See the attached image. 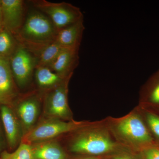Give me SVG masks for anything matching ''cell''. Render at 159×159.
<instances>
[{"label":"cell","instance_id":"cell-1","mask_svg":"<svg viewBox=\"0 0 159 159\" xmlns=\"http://www.w3.org/2000/svg\"><path fill=\"white\" fill-rule=\"evenodd\" d=\"M88 126L87 122L74 121L66 122L60 119L48 118L25 134L21 142L31 145L49 141L63 134L83 129Z\"/></svg>","mask_w":159,"mask_h":159},{"label":"cell","instance_id":"cell-2","mask_svg":"<svg viewBox=\"0 0 159 159\" xmlns=\"http://www.w3.org/2000/svg\"><path fill=\"white\" fill-rule=\"evenodd\" d=\"M116 144L108 134L99 129L81 132L72 141L71 151L76 153L99 155L112 151Z\"/></svg>","mask_w":159,"mask_h":159},{"label":"cell","instance_id":"cell-3","mask_svg":"<svg viewBox=\"0 0 159 159\" xmlns=\"http://www.w3.org/2000/svg\"><path fill=\"white\" fill-rule=\"evenodd\" d=\"M34 3L38 9L49 16L59 31L83 19L80 9L69 3H52L44 0L34 1Z\"/></svg>","mask_w":159,"mask_h":159},{"label":"cell","instance_id":"cell-4","mask_svg":"<svg viewBox=\"0 0 159 159\" xmlns=\"http://www.w3.org/2000/svg\"><path fill=\"white\" fill-rule=\"evenodd\" d=\"M56 28L48 17L37 11L30 13L21 30L25 39L31 43L50 42L56 38Z\"/></svg>","mask_w":159,"mask_h":159},{"label":"cell","instance_id":"cell-5","mask_svg":"<svg viewBox=\"0 0 159 159\" xmlns=\"http://www.w3.org/2000/svg\"><path fill=\"white\" fill-rule=\"evenodd\" d=\"M71 76L52 88L45 99L44 113L50 119L72 120V113L68 102V84Z\"/></svg>","mask_w":159,"mask_h":159},{"label":"cell","instance_id":"cell-6","mask_svg":"<svg viewBox=\"0 0 159 159\" xmlns=\"http://www.w3.org/2000/svg\"><path fill=\"white\" fill-rule=\"evenodd\" d=\"M118 133L126 141L133 145L146 148L152 145L153 140L141 118L131 114L117 123Z\"/></svg>","mask_w":159,"mask_h":159},{"label":"cell","instance_id":"cell-7","mask_svg":"<svg viewBox=\"0 0 159 159\" xmlns=\"http://www.w3.org/2000/svg\"><path fill=\"white\" fill-rule=\"evenodd\" d=\"M35 63L34 57L24 47L16 49L11 58V68L20 87H25L30 82Z\"/></svg>","mask_w":159,"mask_h":159},{"label":"cell","instance_id":"cell-8","mask_svg":"<svg viewBox=\"0 0 159 159\" xmlns=\"http://www.w3.org/2000/svg\"><path fill=\"white\" fill-rule=\"evenodd\" d=\"M3 26L8 31L16 32L22 23L24 6L21 0H2Z\"/></svg>","mask_w":159,"mask_h":159},{"label":"cell","instance_id":"cell-9","mask_svg":"<svg viewBox=\"0 0 159 159\" xmlns=\"http://www.w3.org/2000/svg\"><path fill=\"white\" fill-rule=\"evenodd\" d=\"M12 75L8 57L0 56V103L3 105H10L17 94Z\"/></svg>","mask_w":159,"mask_h":159},{"label":"cell","instance_id":"cell-10","mask_svg":"<svg viewBox=\"0 0 159 159\" xmlns=\"http://www.w3.org/2000/svg\"><path fill=\"white\" fill-rule=\"evenodd\" d=\"M1 117L8 145L10 148H13L21 142L24 134L16 116L8 106L1 107Z\"/></svg>","mask_w":159,"mask_h":159},{"label":"cell","instance_id":"cell-11","mask_svg":"<svg viewBox=\"0 0 159 159\" xmlns=\"http://www.w3.org/2000/svg\"><path fill=\"white\" fill-rule=\"evenodd\" d=\"M84 29L81 19L58 31L54 41L62 48L78 50Z\"/></svg>","mask_w":159,"mask_h":159},{"label":"cell","instance_id":"cell-12","mask_svg":"<svg viewBox=\"0 0 159 159\" xmlns=\"http://www.w3.org/2000/svg\"><path fill=\"white\" fill-rule=\"evenodd\" d=\"M78 50L64 48L49 67L61 77L72 76L78 62Z\"/></svg>","mask_w":159,"mask_h":159},{"label":"cell","instance_id":"cell-13","mask_svg":"<svg viewBox=\"0 0 159 159\" xmlns=\"http://www.w3.org/2000/svg\"><path fill=\"white\" fill-rule=\"evenodd\" d=\"M39 104L34 98L25 99L17 107V114L23 129L24 135L34 127L39 114Z\"/></svg>","mask_w":159,"mask_h":159},{"label":"cell","instance_id":"cell-14","mask_svg":"<svg viewBox=\"0 0 159 159\" xmlns=\"http://www.w3.org/2000/svg\"><path fill=\"white\" fill-rule=\"evenodd\" d=\"M34 159H66L64 151L54 141H44L31 145Z\"/></svg>","mask_w":159,"mask_h":159},{"label":"cell","instance_id":"cell-15","mask_svg":"<svg viewBox=\"0 0 159 159\" xmlns=\"http://www.w3.org/2000/svg\"><path fill=\"white\" fill-rule=\"evenodd\" d=\"M66 78L52 72L48 67L38 66L35 71L36 82L40 87L43 88H53L62 82Z\"/></svg>","mask_w":159,"mask_h":159},{"label":"cell","instance_id":"cell-16","mask_svg":"<svg viewBox=\"0 0 159 159\" xmlns=\"http://www.w3.org/2000/svg\"><path fill=\"white\" fill-rule=\"evenodd\" d=\"M64 48L54 41L45 46L40 52L39 66L49 68Z\"/></svg>","mask_w":159,"mask_h":159},{"label":"cell","instance_id":"cell-17","mask_svg":"<svg viewBox=\"0 0 159 159\" xmlns=\"http://www.w3.org/2000/svg\"><path fill=\"white\" fill-rule=\"evenodd\" d=\"M0 159H34L31 145L20 142L17 149L12 152L4 151Z\"/></svg>","mask_w":159,"mask_h":159},{"label":"cell","instance_id":"cell-18","mask_svg":"<svg viewBox=\"0 0 159 159\" xmlns=\"http://www.w3.org/2000/svg\"><path fill=\"white\" fill-rule=\"evenodd\" d=\"M146 97L151 103L159 105V70L154 75L148 86Z\"/></svg>","mask_w":159,"mask_h":159},{"label":"cell","instance_id":"cell-19","mask_svg":"<svg viewBox=\"0 0 159 159\" xmlns=\"http://www.w3.org/2000/svg\"><path fill=\"white\" fill-rule=\"evenodd\" d=\"M13 41L9 31L0 32V56L7 57L13 47Z\"/></svg>","mask_w":159,"mask_h":159},{"label":"cell","instance_id":"cell-20","mask_svg":"<svg viewBox=\"0 0 159 159\" xmlns=\"http://www.w3.org/2000/svg\"><path fill=\"white\" fill-rule=\"evenodd\" d=\"M146 121L151 130L159 139V117L155 114L148 113Z\"/></svg>","mask_w":159,"mask_h":159},{"label":"cell","instance_id":"cell-21","mask_svg":"<svg viewBox=\"0 0 159 159\" xmlns=\"http://www.w3.org/2000/svg\"><path fill=\"white\" fill-rule=\"evenodd\" d=\"M145 159H159V147L151 145L144 148Z\"/></svg>","mask_w":159,"mask_h":159},{"label":"cell","instance_id":"cell-22","mask_svg":"<svg viewBox=\"0 0 159 159\" xmlns=\"http://www.w3.org/2000/svg\"><path fill=\"white\" fill-rule=\"evenodd\" d=\"M113 159H135L131 157L126 155H118L114 157Z\"/></svg>","mask_w":159,"mask_h":159},{"label":"cell","instance_id":"cell-23","mask_svg":"<svg viewBox=\"0 0 159 159\" xmlns=\"http://www.w3.org/2000/svg\"><path fill=\"white\" fill-rule=\"evenodd\" d=\"M3 26L2 16V9L1 7H0V32H1L2 27Z\"/></svg>","mask_w":159,"mask_h":159},{"label":"cell","instance_id":"cell-24","mask_svg":"<svg viewBox=\"0 0 159 159\" xmlns=\"http://www.w3.org/2000/svg\"><path fill=\"white\" fill-rule=\"evenodd\" d=\"M81 159H98L97 158H92V157H88V158H82Z\"/></svg>","mask_w":159,"mask_h":159},{"label":"cell","instance_id":"cell-25","mask_svg":"<svg viewBox=\"0 0 159 159\" xmlns=\"http://www.w3.org/2000/svg\"><path fill=\"white\" fill-rule=\"evenodd\" d=\"M1 4H2V1H0V7L1 6Z\"/></svg>","mask_w":159,"mask_h":159}]
</instances>
